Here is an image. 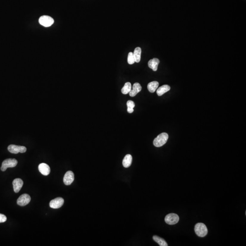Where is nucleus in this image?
<instances>
[{"label": "nucleus", "instance_id": "f8f14e48", "mask_svg": "<svg viewBox=\"0 0 246 246\" xmlns=\"http://www.w3.org/2000/svg\"><path fill=\"white\" fill-rule=\"evenodd\" d=\"M142 87L140 83H135L134 84L132 87V89L129 93V95L130 97H134L138 93L141 91Z\"/></svg>", "mask_w": 246, "mask_h": 246}, {"label": "nucleus", "instance_id": "4468645a", "mask_svg": "<svg viewBox=\"0 0 246 246\" xmlns=\"http://www.w3.org/2000/svg\"><path fill=\"white\" fill-rule=\"evenodd\" d=\"M132 161V157L129 154H127L125 156L123 160V165L125 168H128L131 165Z\"/></svg>", "mask_w": 246, "mask_h": 246}, {"label": "nucleus", "instance_id": "1a4fd4ad", "mask_svg": "<svg viewBox=\"0 0 246 246\" xmlns=\"http://www.w3.org/2000/svg\"><path fill=\"white\" fill-rule=\"evenodd\" d=\"M75 180V175L72 171H68L65 174L64 177V182L67 185L72 183Z\"/></svg>", "mask_w": 246, "mask_h": 246}, {"label": "nucleus", "instance_id": "f257e3e1", "mask_svg": "<svg viewBox=\"0 0 246 246\" xmlns=\"http://www.w3.org/2000/svg\"><path fill=\"white\" fill-rule=\"evenodd\" d=\"M168 137V134L166 133L160 134L154 139L153 141L154 145L157 147L162 146L167 142Z\"/></svg>", "mask_w": 246, "mask_h": 246}, {"label": "nucleus", "instance_id": "9b49d317", "mask_svg": "<svg viewBox=\"0 0 246 246\" xmlns=\"http://www.w3.org/2000/svg\"><path fill=\"white\" fill-rule=\"evenodd\" d=\"M14 191L16 193H18L21 189L23 186V182L22 180L20 178H16L14 180L13 182Z\"/></svg>", "mask_w": 246, "mask_h": 246}, {"label": "nucleus", "instance_id": "f03ea898", "mask_svg": "<svg viewBox=\"0 0 246 246\" xmlns=\"http://www.w3.org/2000/svg\"><path fill=\"white\" fill-rule=\"evenodd\" d=\"M196 234L200 237H204L208 233V229L205 224L202 223H197L195 227Z\"/></svg>", "mask_w": 246, "mask_h": 246}, {"label": "nucleus", "instance_id": "2eb2a0df", "mask_svg": "<svg viewBox=\"0 0 246 246\" xmlns=\"http://www.w3.org/2000/svg\"><path fill=\"white\" fill-rule=\"evenodd\" d=\"M141 49L140 47H137L134 49L133 52L134 57L136 63L140 62L141 58Z\"/></svg>", "mask_w": 246, "mask_h": 246}, {"label": "nucleus", "instance_id": "aec40b11", "mask_svg": "<svg viewBox=\"0 0 246 246\" xmlns=\"http://www.w3.org/2000/svg\"><path fill=\"white\" fill-rule=\"evenodd\" d=\"M127 61L128 64L130 65L133 64L135 63V60H134L133 52H130L129 53L128 56Z\"/></svg>", "mask_w": 246, "mask_h": 246}, {"label": "nucleus", "instance_id": "423d86ee", "mask_svg": "<svg viewBox=\"0 0 246 246\" xmlns=\"http://www.w3.org/2000/svg\"><path fill=\"white\" fill-rule=\"evenodd\" d=\"M8 150L11 153L18 154V153H25L27 151L26 147L23 146H16L15 145H11L8 147Z\"/></svg>", "mask_w": 246, "mask_h": 246}, {"label": "nucleus", "instance_id": "a211bd4d", "mask_svg": "<svg viewBox=\"0 0 246 246\" xmlns=\"http://www.w3.org/2000/svg\"><path fill=\"white\" fill-rule=\"evenodd\" d=\"M153 239L154 240L157 242L160 246H168V245L167 242H165V240L157 236H153Z\"/></svg>", "mask_w": 246, "mask_h": 246}, {"label": "nucleus", "instance_id": "f3484780", "mask_svg": "<svg viewBox=\"0 0 246 246\" xmlns=\"http://www.w3.org/2000/svg\"><path fill=\"white\" fill-rule=\"evenodd\" d=\"M159 83L157 81H153L148 84V89L151 93H154L159 86Z\"/></svg>", "mask_w": 246, "mask_h": 246}, {"label": "nucleus", "instance_id": "39448f33", "mask_svg": "<svg viewBox=\"0 0 246 246\" xmlns=\"http://www.w3.org/2000/svg\"><path fill=\"white\" fill-rule=\"evenodd\" d=\"M165 221L169 225H175L179 221V217L177 214L170 213L166 216L165 218Z\"/></svg>", "mask_w": 246, "mask_h": 246}, {"label": "nucleus", "instance_id": "7ed1b4c3", "mask_svg": "<svg viewBox=\"0 0 246 246\" xmlns=\"http://www.w3.org/2000/svg\"><path fill=\"white\" fill-rule=\"evenodd\" d=\"M18 164V161L15 159H7L3 161L1 169L2 171H6L7 168H13L15 167Z\"/></svg>", "mask_w": 246, "mask_h": 246}, {"label": "nucleus", "instance_id": "9d476101", "mask_svg": "<svg viewBox=\"0 0 246 246\" xmlns=\"http://www.w3.org/2000/svg\"><path fill=\"white\" fill-rule=\"evenodd\" d=\"M38 170L42 175L47 176L50 173V168L46 163H41L38 166Z\"/></svg>", "mask_w": 246, "mask_h": 246}, {"label": "nucleus", "instance_id": "0eeeda50", "mask_svg": "<svg viewBox=\"0 0 246 246\" xmlns=\"http://www.w3.org/2000/svg\"><path fill=\"white\" fill-rule=\"evenodd\" d=\"M64 201L62 197H57L51 201L49 205L52 208L58 209L64 205Z\"/></svg>", "mask_w": 246, "mask_h": 246}, {"label": "nucleus", "instance_id": "6ab92c4d", "mask_svg": "<svg viewBox=\"0 0 246 246\" xmlns=\"http://www.w3.org/2000/svg\"><path fill=\"white\" fill-rule=\"evenodd\" d=\"M132 89L131 84L129 82H127L125 83L124 87H123L121 89V92L124 95H127L129 94Z\"/></svg>", "mask_w": 246, "mask_h": 246}, {"label": "nucleus", "instance_id": "5701e85b", "mask_svg": "<svg viewBox=\"0 0 246 246\" xmlns=\"http://www.w3.org/2000/svg\"><path fill=\"white\" fill-rule=\"evenodd\" d=\"M127 111L129 113H132L134 112L133 109L127 108Z\"/></svg>", "mask_w": 246, "mask_h": 246}, {"label": "nucleus", "instance_id": "ddd939ff", "mask_svg": "<svg viewBox=\"0 0 246 246\" xmlns=\"http://www.w3.org/2000/svg\"><path fill=\"white\" fill-rule=\"evenodd\" d=\"M160 60L158 58H154L153 59H151L149 61L148 66L154 71H157L158 69V66Z\"/></svg>", "mask_w": 246, "mask_h": 246}, {"label": "nucleus", "instance_id": "20e7f679", "mask_svg": "<svg viewBox=\"0 0 246 246\" xmlns=\"http://www.w3.org/2000/svg\"><path fill=\"white\" fill-rule=\"evenodd\" d=\"M54 20L51 16H43L39 19V22L41 25L45 27H49L54 23Z\"/></svg>", "mask_w": 246, "mask_h": 246}, {"label": "nucleus", "instance_id": "dca6fc26", "mask_svg": "<svg viewBox=\"0 0 246 246\" xmlns=\"http://www.w3.org/2000/svg\"><path fill=\"white\" fill-rule=\"evenodd\" d=\"M171 87L168 85H164L158 88L157 90V93L158 95L160 96L170 90Z\"/></svg>", "mask_w": 246, "mask_h": 246}, {"label": "nucleus", "instance_id": "412c9836", "mask_svg": "<svg viewBox=\"0 0 246 246\" xmlns=\"http://www.w3.org/2000/svg\"><path fill=\"white\" fill-rule=\"evenodd\" d=\"M127 108L134 109L135 106V103L132 101L129 100L127 102Z\"/></svg>", "mask_w": 246, "mask_h": 246}, {"label": "nucleus", "instance_id": "4be33fe9", "mask_svg": "<svg viewBox=\"0 0 246 246\" xmlns=\"http://www.w3.org/2000/svg\"><path fill=\"white\" fill-rule=\"evenodd\" d=\"M7 218L6 216L0 213V223H3L7 221Z\"/></svg>", "mask_w": 246, "mask_h": 246}, {"label": "nucleus", "instance_id": "6e6552de", "mask_svg": "<svg viewBox=\"0 0 246 246\" xmlns=\"http://www.w3.org/2000/svg\"><path fill=\"white\" fill-rule=\"evenodd\" d=\"M31 201V197L27 194H22L17 200V203L20 206H25Z\"/></svg>", "mask_w": 246, "mask_h": 246}]
</instances>
